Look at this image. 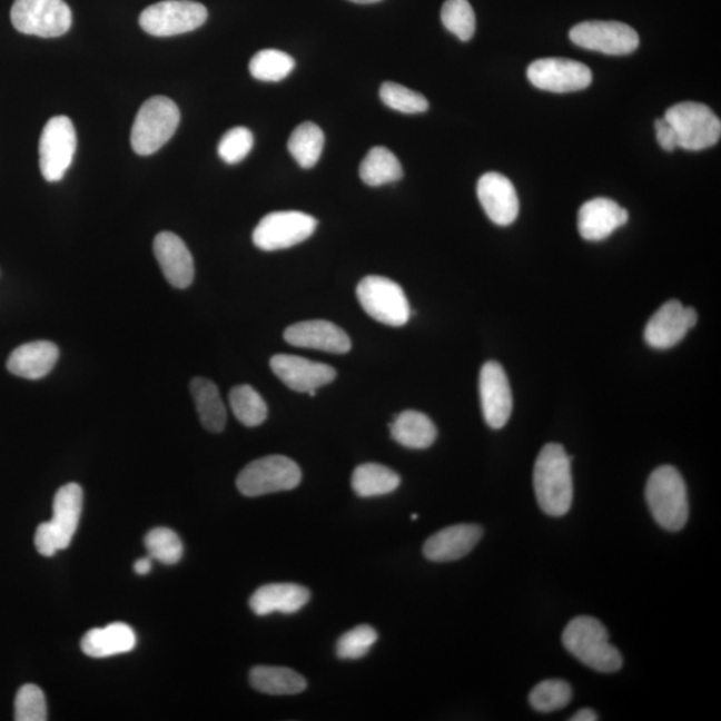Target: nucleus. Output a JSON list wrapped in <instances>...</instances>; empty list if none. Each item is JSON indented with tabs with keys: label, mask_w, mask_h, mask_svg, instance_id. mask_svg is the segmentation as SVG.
<instances>
[{
	"label": "nucleus",
	"mask_w": 721,
	"mask_h": 721,
	"mask_svg": "<svg viewBox=\"0 0 721 721\" xmlns=\"http://www.w3.org/2000/svg\"><path fill=\"white\" fill-rule=\"evenodd\" d=\"M697 324L698 313L693 307H684L676 299L668 300L648 320L644 330L645 343L653 349H671L681 343Z\"/></svg>",
	"instance_id": "15"
},
{
	"label": "nucleus",
	"mask_w": 721,
	"mask_h": 721,
	"mask_svg": "<svg viewBox=\"0 0 721 721\" xmlns=\"http://www.w3.org/2000/svg\"><path fill=\"white\" fill-rule=\"evenodd\" d=\"M253 146V132L243 126L234 127L220 139L218 154L225 164L236 165L249 156Z\"/></svg>",
	"instance_id": "39"
},
{
	"label": "nucleus",
	"mask_w": 721,
	"mask_h": 721,
	"mask_svg": "<svg viewBox=\"0 0 721 721\" xmlns=\"http://www.w3.org/2000/svg\"><path fill=\"white\" fill-rule=\"evenodd\" d=\"M572 42L583 49L606 53V56H628L636 51L640 39L631 26L620 22L592 20L573 27L570 31Z\"/></svg>",
	"instance_id": "13"
},
{
	"label": "nucleus",
	"mask_w": 721,
	"mask_h": 721,
	"mask_svg": "<svg viewBox=\"0 0 721 721\" xmlns=\"http://www.w3.org/2000/svg\"><path fill=\"white\" fill-rule=\"evenodd\" d=\"M206 19L204 4L191 0H164L140 13L139 26L152 37H174L199 29Z\"/></svg>",
	"instance_id": "12"
},
{
	"label": "nucleus",
	"mask_w": 721,
	"mask_h": 721,
	"mask_svg": "<svg viewBox=\"0 0 721 721\" xmlns=\"http://www.w3.org/2000/svg\"><path fill=\"white\" fill-rule=\"evenodd\" d=\"M17 721L47 720V703L45 693L39 687L26 684L18 691L16 699Z\"/></svg>",
	"instance_id": "40"
},
{
	"label": "nucleus",
	"mask_w": 721,
	"mask_h": 721,
	"mask_svg": "<svg viewBox=\"0 0 721 721\" xmlns=\"http://www.w3.org/2000/svg\"><path fill=\"white\" fill-rule=\"evenodd\" d=\"M137 645L136 632L125 623H113L105 628H96L85 634L82 651L87 656L103 659L127 653Z\"/></svg>",
	"instance_id": "25"
},
{
	"label": "nucleus",
	"mask_w": 721,
	"mask_h": 721,
	"mask_svg": "<svg viewBox=\"0 0 721 721\" xmlns=\"http://www.w3.org/2000/svg\"><path fill=\"white\" fill-rule=\"evenodd\" d=\"M401 484L398 474L379 464H363L352 476V487L359 497L384 496L397 490Z\"/></svg>",
	"instance_id": "30"
},
{
	"label": "nucleus",
	"mask_w": 721,
	"mask_h": 721,
	"mask_svg": "<svg viewBox=\"0 0 721 721\" xmlns=\"http://www.w3.org/2000/svg\"><path fill=\"white\" fill-rule=\"evenodd\" d=\"M11 22L26 36L57 38L70 30L72 13L65 0H16Z\"/></svg>",
	"instance_id": "9"
},
{
	"label": "nucleus",
	"mask_w": 721,
	"mask_h": 721,
	"mask_svg": "<svg viewBox=\"0 0 721 721\" xmlns=\"http://www.w3.org/2000/svg\"><path fill=\"white\" fill-rule=\"evenodd\" d=\"M83 491L76 483L57 492L52 504V518L40 524L36 533V547L42 556L51 557L71 544L82 514Z\"/></svg>",
	"instance_id": "4"
},
{
	"label": "nucleus",
	"mask_w": 721,
	"mask_h": 721,
	"mask_svg": "<svg viewBox=\"0 0 721 721\" xmlns=\"http://www.w3.org/2000/svg\"><path fill=\"white\" fill-rule=\"evenodd\" d=\"M526 76L537 89L557 93L584 90L592 83L590 67L565 58L534 60Z\"/></svg>",
	"instance_id": "14"
},
{
	"label": "nucleus",
	"mask_w": 721,
	"mask_h": 721,
	"mask_svg": "<svg viewBox=\"0 0 721 721\" xmlns=\"http://www.w3.org/2000/svg\"><path fill=\"white\" fill-rule=\"evenodd\" d=\"M229 399L234 416L240 424L256 427L265 423L267 405L260 394L250 385L233 387Z\"/></svg>",
	"instance_id": "32"
},
{
	"label": "nucleus",
	"mask_w": 721,
	"mask_h": 721,
	"mask_svg": "<svg viewBox=\"0 0 721 721\" xmlns=\"http://www.w3.org/2000/svg\"><path fill=\"white\" fill-rule=\"evenodd\" d=\"M254 690L266 694H298L306 690V680L296 671L285 666L259 665L250 671Z\"/></svg>",
	"instance_id": "28"
},
{
	"label": "nucleus",
	"mask_w": 721,
	"mask_h": 721,
	"mask_svg": "<svg viewBox=\"0 0 721 721\" xmlns=\"http://www.w3.org/2000/svg\"><path fill=\"white\" fill-rule=\"evenodd\" d=\"M441 20L463 42H467L476 31V16L467 0H446L441 10Z\"/></svg>",
	"instance_id": "35"
},
{
	"label": "nucleus",
	"mask_w": 721,
	"mask_h": 721,
	"mask_svg": "<svg viewBox=\"0 0 721 721\" xmlns=\"http://www.w3.org/2000/svg\"><path fill=\"white\" fill-rule=\"evenodd\" d=\"M646 504L656 523L665 531L679 532L690 516L684 478L676 467L664 465L654 470L645 486Z\"/></svg>",
	"instance_id": "3"
},
{
	"label": "nucleus",
	"mask_w": 721,
	"mask_h": 721,
	"mask_svg": "<svg viewBox=\"0 0 721 721\" xmlns=\"http://www.w3.org/2000/svg\"><path fill=\"white\" fill-rule=\"evenodd\" d=\"M325 136L323 129L313 122H304L292 132L287 149L303 169L316 166L323 154Z\"/></svg>",
	"instance_id": "31"
},
{
	"label": "nucleus",
	"mask_w": 721,
	"mask_h": 721,
	"mask_svg": "<svg viewBox=\"0 0 721 721\" xmlns=\"http://www.w3.org/2000/svg\"><path fill=\"white\" fill-rule=\"evenodd\" d=\"M563 644L566 651L593 671L618 672L623 658L610 641L606 628L597 619L580 616L565 626Z\"/></svg>",
	"instance_id": "2"
},
{
	"label": "nucleus",
	"mask_w": 721,
	"mask_h": 721,
	"mask_svg": "<svg viewBox=\"0 0 721 721\" xmlns=\"http://www.w3.org/2000/svg\"><path fill=\"white\" fill-rule=\"evenodd\" d=\"M303 480V472L293 460L285 456H267L253 461L238 474L237 487L246 497L292 491Z\"/></svg>",
	"instance_id": "7"
},
{
	"label": "nucleus",
	"mask_w": 721,
	"mask_h": 721,
	"mask_svg": "<svg viewBox=\"0 0 721 721\" xmlns=\"http://www.w3.org/2000/svg\"><path fill=\"white\" fill-rule=\"evenodd\" d=\"M151 557L139 559L136 564H134V571H136L139 576H146L151 571Z\"/></svg>",
	"instance_id": "43"
},
{
	"label": "nucleus",
	"mask_w": 721,
	"mask_h": 721,
	"mask_svg": "<svg viewBox=\"0 0 721 721\" xmlns=\"http://www.w3.org/2000/svg\"><path fill=\"white\" fill-rule=\"evenodd\" d=\"M403 176L398 158L383 146L373 147L359 166L360 179L372 187L397 182Z\"/></svg>",
	"instance_id": "29"
},
{
	"label": "nucleus",
	"mask_w": 721,
	"mask_h": 721,
	"mask_svg": "<svg viewBox=\"0 0 721 721\" xmlns=\"http://www.w3.org/2000/svg\"><path fill=\"white\" fill-rule=\"evenodd\" d=\"M287 344L305 349L345 354L352 349V339L339 326L324 319L294 324L284 333Z\"/></svg>",
	"instance_id": "19"
},
{
	"label": "nucleus",
	"mask_w": 721,
	"mask_h": 721,
	"mask_svg": "<svg viewBox=\"0 0 721 721\" xmlns=\"http://www.w3.org/2000/svg\"><path fill=\"white\" fill-rule=\"evenodd\" d=\"M417 518H418V514H412V520H417Z\"/></svg>",
	"instance_id": "45"
},
{
	"label": "nucleus",
	"mask_w": 721,
	"mask_h": 721,
	"mask_svg": "<svg viewBox=\"0 0 721 721\" xmlns=\"http://www.w3.org/2000/svg\"><path fill=\"white\" fill-rule=\"evenodd\" d=\"M379 98L389 109L404 113H419L429 109V102L424 96L394 82L381 86Z\"/></svg>",
	"instance_id": "37"
},
{
	"label": "nucleus",
	"mask_w": 721,
	"mask_h": 721,
	"mask_svg": "<svg viewBox=\"0 0 721 721\" xmlns=\"http://www.w3.org/2000/svg\"><path fill=\"white\" fill-rule=\"evenodd\" d=\"M154 254L169 284L177 289H186L192 284L194 259L186 244L177 234L159 233L154 239Z\"/></svg>",
	"instance_id": "21"
},
{
	"label": "nucleus",
	"mask_w": 721,
	"mask_h": 721,
	"mask_svg": "<svg viewBox=\"0 0 721 721\" xmlns=\"http://www.w3.org/2000/svg\"><path fill=\"white\" fill-rule=\"evenodd\" d=\"M59 349L50 340H36L17 347L7 360V369L13 376L39 379L49 374L57 365Z\"/></svg>",
	"instance_id": "24"
},
{
	"label": "nucleus",
	"mask_w": 721,
	"mask_h": 721,
	"mask_svg": "<svg viewBox=\"0 0 721 721\" xmlns=\"http://www.w3.org/2000/svg\"><path fill=\"white\" fill-rule=\"evenodd\" d=\"M317 219L300 211H274L259 220L253 243L264 251H277L304 243L317 229Z\"/></svg>",
	"instance_id": "11"
},
{
	"label": "nucleus",
	"mask_w": 721,
	"mask_h": 721,
	"mask_svg": "<svg viewBox=\"0 0 721 721\" xmlns=\"http://www.w3.org/2000/svg\"><path fill=\"white\" fill-rule=\"evenodd\" d=\"M480 399L485 423L492 429H501L511 418L513 397L504 367L496 360H487L480 372Z\"/></svg>",
	"instance_id": "16"
},
{
	"label": "nucleus",
	"mask_w": 721,
	"mask_h": 721,
	"mask_svg": "<svg viewBox=\"0 0 721 721\" xmlns=\"http://www.w3.org/2000/svg\"><path fill=\"white\" fill-rule=\"evenodd\" d=\"M294 67L296 60L289 53L274 49L257 52L249 65L251 76L263 82H279L290 76Z\"/></svg>",
	"instance_id": "33"
},
{
	"label": "nucleus",
	"mask_w": 721,
	"mask_h": 721,
	"mask_svg": "<svg viewBox=\"0 0 721 721\" xmlns=\"http://www.w3.org/2000/svg\"><path fill=\"white\" fill-rule=\"evenodd\" d=\"M392 438L409 450H426L437 438V427L426 414L405 411L389 425Z\"/></svg>",
	"instance_id": "26"
},
{
	"label": "nucleus",
	"mask_w": 721,
	"mask_h": 721,
	"mask_svg": "<svg viewBox=\"0 0 721 721\" xmlns=\"http://www.w3.org/2000/svg\"><path fill=\"white\" fill-rule=\"evenodd\" d=\"M270 367L289 389L298 393L318 391L320 386L333 383L337 376L336 369L329 365L292 354L271 357Z\"/></svg>",
	"instance_id": "17"
},
{
	"label": "nucleus",
	"mask_w": 721,
	"mask_h": 721,
	"mask_svg": "<svg viewBox=\"0 0 721 721\" xmlns=\"http://www.w3.org/2000/svg\"><path fill=\"white\" fill-rule=\"evenodd\" d=\"M145 545L151 559L166 565L177 564L184 556L182 541L169 527H156L147 533Z\"/></svg>",
	"instance_id": "36"
},
{
	"label": "nucleus",
	"mask_w": 721,
	"mask_h": 721,
	"mask_svg": "<svg viewBox=\"0 0 721 721\" xmlns=\"http://www.w3.org/2000/svg\"><path fill=\"white\" fill-rule=\"evenodd\" d=\"M572 460L560 444H547L539 453L533 470V486L541 511L547 516L561 517L571 510Z\"/></svg>",
	"instance_id": "1"
},
{
	"label": "nucleus",
	"mask_w": 721,
	"mask_h": 721,
	"mask_svg": "<svg viewBox=\"0 0 721 721\" xmlns=\"http://www.w3.org/2000/svg\"><path fill=\"white\" fill-rule=\"evenodd\" d=\"M571 721H596L599 720V714L591 710V708H583L577 713H574L570 719Z\"/></svg>",
	"instance_id": "42"
},
{
	"label": "nucleus",
	"mask_w": 721,
	"mask_h": 721,
	"mask_svg": "<svg viewBox=\"0 0 721 721\" xmlns=\"http://www.w3.org/2000/svg\"><path fill=\"white\" fill-rule=\"evenodd\" d=\"M666 122L678 138V147L688 151L705 150L721 137V122L710 107L698 102H681L665 112Z\"/></svg>",
	"instance_id": "6"
},
{
	"label": "nucleus",
	"mask_w": 721,
	"mask_h": 721,
	"mask_svg": "<svg viewBox=\"0 0 721 721\" xmlns=\"http://www.w3.org/2000/svg\"><path fill=\"white\" fill-rule=\"evenodd\" d=\"M630 214L619 204L608 198H594L580 207L577 227L580 236L591 243H599L612 236L624 226Z\"/></svg>",
	"instance_id": "20"
},
{
	"label": "nucleus",
	"mask_w": 721,
	"mask_h": 721,
	"mask_svg": "<svg viewBox=\"0 0 721 721\" xmlns=\"http://www.w3.org/2000/svg\"><path fill=\"white\" fill-rule=\"evenodd\" d=\"M190 392L205 429L211 433L223 432L227 413L217 385L210 379L198 377L191 381Z\"/></svg>",
	"instance_id": "27"
},
{
	"label": "nucleus",
	"mask_w": 721,
	"mask_h": 721,
	"mask_svg": "<svg viewBox=\"0 0 721 721\" xmlns=\"http://www.w3.org/2000/svg\"><path fill=\"white\" fill-rule=\"evenodd\" d=\"M178 106L166 97H152L140 106L131 129V147L138 156H151L176 134Z\"/></svg>",
	"instance_id": "5"
},
{
	"label": "nucleus",
	"mask_w": 721,
	"mask_h": 721,
	"mask_svg": "<svg viewBox=\"0 0 721 721\" xmlns=\"http://www.w3.org/2000/svg\"><path fill=\"white\" fill-rule=\"evenodd\" d=\"M378 633L371 625H358L339 638L336 652L343 660H358L366 656L376 644Z\"/></svg>",
	"instance_id": "38"
},
{
	"label": "nucleus",
	"mask_w": 721,
	"mask_h": 721,
	"mask_svg": "<svg viewBox=\"0 0 721 721\" xmlns=\"http://www.w3.org/2000/svg\"><path fill=\"white\" fill-rule=\"evenodd\" d=\"M350 2L360 3V4H371V3L381 2V0H350Z\"/></svg>",
	"instance_id": "44"
},
{
	"label": "nucleus",
	"mask_w": 721,
	"mask_h": 721,
	"mask_svg": "<svg viewBox=\"0 0 721 721\" xmlns=\"http://www.w3.org/2000/svg\"><path fill=\"white\" fill-rule=\"evenodd\" d=\"M77 151V131L71 119L53 117L39 140V166L47 182L62 180Z\"/></svg>",
	"instance_id": "10"
},
{
	"label": "nucleus",
	"mask_w": 721,
	"mask_h": 721,
	"mask_svg": "<svg viewBox=\"0 0 721 721\" xmlns=\"http://www.w3.org/2000/svg\"><path fill=\"white\" fill-rule=\"evenodd\" d=\"M357 298L363 309L381 324L401 327L411 319V305L403 287L389 278L365 277L357 286Z\"/></svg>",
	"instance_id": "8"
},
{
	"label": "nucleus",
	"mask_w": 721,
	"mask_h": 721,
	"mask_svg": "<svg viewBox=\"0 0 721 721\" xmlns=\"http://www.w3.org/2000/svg\"><path fill=\"white\" fill-rule=\"evenodd\" d=\"M310 592L297 584H267L258 587L250 597V608L257 616L267 614L296 613L309 603Z\"/></svg>",
	"instance_id": "23"
},
{
	"label": "nucleus",
	"mask_w": 721,
	"mask_h": 721,
	"mask_svg": "<svg viewBox=\"0 0 721 721\" xmlns=\"http://www.w3.org/2000/svg\"><path fill=\"white\" fill-rule=\"evenodd\" d=\"M483 537L476 524H457L434 533L424 544V556L434 563H450L466 556Z\"/></svg>",
	"instance_id": "22"
},
{
	"label": "nucleus",
	"mask_w": 721,
	"mask_h": 721,
	"mask_svg": "<svg viewBox=\"0 0 721 721\" xmlns=\"http://www.w3.org/2000/svg\"><path fill=\"white\" fill-rule=\"evenodd\" d=\"M654 130H656V138L661 149L665 151L678 149L676 134H674L672 126L666 122L665 118L658 119L654 122Z\"/></svg>",
	"instance_id": "41"
},
{
	"label": "nucleus",
	"mask_w": 721,
	"mask_h": 721,
	"mask_svg": "<svg viewBox=\"0 0 721 721\" xmlns=\"http://www.w3.org/2000/svg\"><path fill=\"white\" fill-rule=\"evenodd\" d=\"M572 688L564 680H545L533 688L530 703L533 710L550 713L563 710L572 700Z\"/></svg>",
	"instance_id": "34"
},
{
	"label": "nucleus",
	"mask_w": 721,
	"mask_h": 721,
	"mask_svg": "<svg viewBox=\"0 0 721 721\" xmlns=\"http://www.w3.org/2000/svg\"><path fill=\"white\" fill-rule=\"evenodd\" d=\"M477 197L493 224L510 226L517 219L520 211L517 192L511 180L503 174H484L478 179Z\"/></svg>",
	"instance_id": "18"
}]
</instances>
